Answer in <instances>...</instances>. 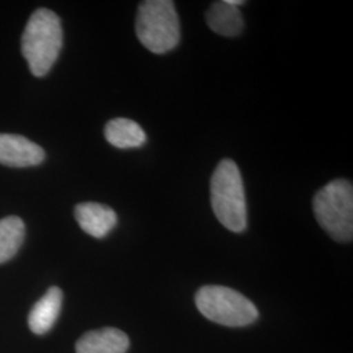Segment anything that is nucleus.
Here are the masks:
<instances>
[{
  "label": "nucleus",
  "instance_id": "obj_1",
  "mask_svg": "<svg viewBox=\"0 0 353 353\" xmlns=\"http://www.w3.org/2000/svg\"><path fill=\"white\" fill-rule=\"evenodd\" d=\"M63 45V29L57 13L39 8L28 21L21 38V51L30 72L46 75L57 62Z\"/></svg>",
  "mask_w": 353,
  "mask_h": 353
},
{
  "label": "nucleus",
  "instance_id": "obj_2",
  "mask_svg": "<svg viewBox=\"0 0 353 353\" xmlns=\"http://www.w3.org/2000/svg\"><path fill=\"white\" fill-rule=\"evenodd\" d=\"M211 205L217 220L230 232L241 233L248 225L245 189L240 169L233 160H223L211 178Z\"/></svg>",
  "mask_w": 353,
  "mask_h": 353
},
{
  "label": "nucleus",
  "instance_id": "obj_3",
  "mask_svg": "<svg viewBox=\"0 0 353 353\" xmlns=\"http://www.w3.org/2000/svg\"><path fill=\"white\" fill-rule=\"evenodd\" d=\"M141 45L154 54L173 50L179 43L181 26L174 3L147 0L140 3L135 24Z\"/></svg>",
  "mask_w": 353,
  "mask_h": 353
},
{
  "label": "nucleus",
  "instance_id": "obj_4",
  "mask_svg": "<svg viewBox=\"0 0 353 353\" xmlns=\"http://www.w3.org/2000/svg\"><path fill=\"white\" fill-rule=\"evenodd\" d=\"M316 221L331 239L351 242L353 239V188L345 179H335L319 190L313 199Z\"/></svg>",
  "mask_w": 353,
  "mask_h": 353
},
{
  "label": "nucleus",
  "instance_id": "obj_5",
  "mask_svg": "<svg viewBox=\"0 0 353 353\" xmlns=\"http://www.w3.org/2000/svg\"><path fill=\"white\" fill-rule=\"evenodd\" d=\"M195 303L207 319L229 327L252 325L259 316L254 303L237 290L223 285H205L196 292Z\"/></svg>",
  "mask_w": 353,
  "mask_h": 353
},
{
  "label": "nucleus",
  "instance_id": "obj_6",
  "mask_svg": "<svg viewBox=\"0 0 353 353\" xmlns=\"http://www.w3.org/2000/svg\"><path fill=\"white\" fill-rule=\"evenodd\" d=\"M45 151L32 140L21 135L0 134V164L26 168L41 164Z\"/></svg>",
  "mask_w": 353,
  "mask_h": 353
},
{
  "label": "nucleus",
  "instance_id": "obj_7",
  "mask_svg": "<svg viewBox=\"0 0 353 353\" xmlns=\"http://www.w3.org/2000/svg\"><path fill=\"white\" fill-rule=\"evenodd\" d=\"M80 228L94 239H103L117 225L118 217L113 208L100 203H80L75 208Z\"/></svg>",
  "mask_w": 353,
  "mask_h": 353
},
{
  "label": "nucleus",
  "instance_id": "obj_8",
  "mask_svg": "<svg viewBox=\"0 0 353 353\" xmlns=\"http://www.w3.org/2000/svg\"><path fill=\"white\" fill-rule=\"evenodd\" d=\"M130 339L118 328L106 327L84 334L76 343V353H126Z\"/></svg>",
  "mask_w": 353,
  "mask_h": 353
},
{
  "label": "nucleus",
  "instance_id": "obj_9",
  "mask_svg": "<svg viewBox=\"0 0 353 353\" xmlns=\"http://www.w3.org/2000/svg\"><path fill=\"white\" fill-rule=\"evenodd\" d=\"M62 303V290L58 287L49 288L45 296L38 300V303L33 306V309L29 313L28 322L30 330L37 335H43L48 331H50L61 313Z\"/></svg>",
  "mask_w": 353,
  "mask_h": 353
},
{
  "label": "nucleus",
  "instance_id": "obj_10",
  "mask_svg": "<svg viewBox=\"0 0 353 353\" xmlns=\"http://www.w3.org/2000/svg\"><path fill=\"white\" fill-rule=\"evenodd\" d=\"M205 20L211 30L225 37H236L243 29L240 8L229 4L228 0L212 3L205 13Z\"/></svg>",
  "mask_w": 353,
  "mask_h": 353
},
{
  "label": "nucleus",
  "instance_id": "obj_11",
  "mask_svg": "<svg viewBox=\"0 0 353 353\" xmlns=\"http://www.w3.org/2000/svg\"><path fill=\"white\" fill-rule=\"evenodd\" d=\"M105 138L121 150L139 148L147 141L144 130L135 121L127 118L112 119L105 127Z\"/></svg>",
  "mask_w": 353,
  "mask_h": 353
},
{
  "label": "nucleus",
  "instance_id": "obj_12",
  "mask_svg": "<svg viewBox=\"0 0 353 353\" xmlns=\"http://www.w3.org/2000/svg\"><path fill=\"white\" fill-rule=\"evenodd\" d=\"M26 236L24 221L17 216L0 220V263L10 261L19 252Z\"/></svg>",
  "mask_w": 353,
  "mask_h": 353
},
{
  "label": "nucleus",
  "instance_id": "obj_13",
  "mask_svg": "<svg viewBox=\"0 0 353 353\" xmlns=\"http://www.w3.org/2000/svg\"><path fill=\"white\" fill-rule=\"evenodd\" d=\"M228 3L234 7H240L242 4H245V1H242V0H228Z\"/></svg>",
  "mask_w": 353,
  "mask_h": 353
}]
</instances>
